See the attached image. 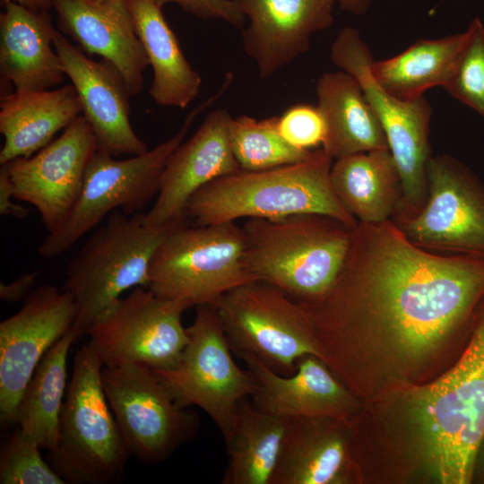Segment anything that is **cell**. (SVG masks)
Here are the masks:
<instances>
[{
    "mask_svg": "<svg viewBox=\"0 0 484 484\" xmlns=\"http://www.w3.org/2000/svg\"><path fill=\"white\" fill-rule=\"evenodd\" d=\"M315 93L326 127L322 149L333 160L389 149L382 125L353 76L341 70L324 73Z\"/></svg>",
    "mask_w": 484,
    "mask_h": 484,
    "instance_id": "d4e9b609",
    "label": "cell"
},
{
    "mask_svg": "<svg viewBox=\"0 0 484 484\" xmlns=\"http://www.w3.org/2000/svg\"><path fill=\"white\" fill-rule=\"evenodd\" d=\"M229 346L251 354L281 375L295 372L298 360H325L308 310L279 289L259 281L238 286L213 305Z\"/></svg>",
    "mask_w": 484,
    "mask_h": 484,
    "instance_id": "9c48e42d",
    "label": "cell"
},
{
    "mask_svg": "<svg viewBox=\"0 0 484 484\" xmlns=\"http://www.w3.org/2000/svg\"><path fill=\"white\" fill-rule=\"evenodd\" d=\"M227 109L210 111L195 133L173 151L163 170L152 207L143 213L150 224L186 219L191 196L208 183L240 169L235 158Z\"/></svg>",
    "mask_w": 484,
    "mask_h": 484,
    "instance_id": "ac0fdd59",
    "label": "cell"
},
{
    "mask_svg": "<svg viewBox=\"0 0 484 484\" xmlns=\"http://www.w3.org/2000/svg\"><path fill=\"white\" fill-rule=\"evenodd\" d=\"M75 341L71 329L44 355L17 406L15 425L41 449L53 450L66 392L67 355Z\"/></svg>",
    "mask_w": 484,
    "mask_h": 484,
    "instance_id": "f546056e",
    "label": "cell"
},
{
    "mask_svg": "<svg viewBox=\"0 0 484 484\" xmlns=\"http://www.w3.org/2000/svg\"><path fill=\"white\" fill-rule=\"evenodd\" d=\"M98 149L94 133L81 115L33 155L1 166L8 173L15 199L36 208L48 233L60 227L73 208Z\"/></svg>",
    "mask_w": 484,
    "mask_h": 484,
    "instance_id": "2e32d148",
    "label": "cell"
},
{
    "mask_svg": "<svg viewBox=\"0 0 484 484\" xmlns=\"http://www.w3.org/2000/svg\"><path fill=\"white\" fill-rule=\"evenodd\" d=\"M469 31L440 39H421L398 55L373 59L370 73L388 93L403 100L423 96L433 87L447 82L467 42Z\"/></svg>",
    "mask_w": 484,
    "mask_h": 484,
    "instance_id": "83f0119b",
    "label": "cell"
},
{
    "mask_svg": "<svg viewBox=\"0 0 484 484\" xmlns=\"http://www.w3.org/2000/svg\"><path fill=\"white\" fill-rule=\"evenodd\" d=\"M4 5L8 3H15L33 11L48 12L52 7V0H1Z\"/></svg>",
    "mask_w": 484,
    "mask_h": 484,
    "instance_id": "f35d334b",
    "label": "cell"
},
{
    "mask_svg": "<svg viewBox=\"0 0 484 484\" xmlns=\"http://www.w3.org/2000/svg\"><path fill=\"white\" fill-rule=\"evenodd\" d=\"M469 37L445 90L484 119V24L474 18Z\"/></svg>",
    "mask_w": 484,
    "mask_h": 484,
    "instance_id": "1f68e13d",
    "label": "cell"
},
{
    "mask_svg": "<svg viewBox=\"0 0 484 484\" xmlns=\"http://www.w3.org/2000/svg\"><path fill=\"white\" fill-rule=\"evenodd\" d=\"M483 295L484 255L423 249L387 220L358 223L334 284L309 310L320 333L374 321L416 358L465 320Z\"/></svg>",
    "mask_w": 484,
    "mask_h": 484,
    "instance_id": "6da1fadb",
    "label": "cell"
},
{
    "mask_svg": "<svg viewBox=\"0 0 484 484\" xmlns=\"http://www.w3.org/2000/svg\"><path fill=\"white\" fill-rule=\"evenodd\" d=\"M103 364L88 343L73 362L58 423L56 447L48 460L66 483L118 482L131 456L107 400Z\"/></svg>",
    "mask_w": 484,
    "mask_h": 484,
    "instance_id": "8992f818",
    "label": "cell"
},
{
    "mask_svg": "<svg viewBox=\"0 0 484 484\" xmlns=\"http://www.w3.org/2000/svg\"><path fill=\"white\" fill-rule=\"evenodd\" d=\"M333 160L321 148L298 163L259 171L239 169L196 191L187 203L186 215L196 225H209L317 213L354 229L359 221L343 209L331 185Z\"/></svg>",
    "mask_w": 484,
    "mask_h": 484,
    "instance_id": "277c9868",
    "label": "cell"
},
{
    "mask_svg": "<svg viewBox=\"0 0 484 484\" xmlns=\"http://www.w3.org/2000/svg\"><path fill=\"white\" fill-rule=\"evenodd\" d=\"M126 5L152 69L151 99L159 106L186 108L197 97L202 77L186 58L162 7L154 0H128Z\"/></svg>",
    "mask_w": 484,
    "mask_h": 484,
    "instance_id": "cb8c5ba5",
    "label": "cell"
},
{
    "mask_svg": "<svg viewBox=\"0 0 484 484\" xmlns=\"http://www.w3.org/2000/svg\"><path fill=\"white\" fill-rule=\"evenodd\" d=\"M442 1H445V0H442Z\"/></svg>",
    "mask_w": 484,
    "mask_h": 484,
    "instance_id": "60d3db41",
    "label": "cell"
},
{
    "mask_svg": "<svg viewBox=\"0 0 484 484\" xmlns=\"http://www.w3.org/2000/svg\"><path fill=\"white\" fill-rule=\"evenodd\" d=\"M81 115V102L72 84L45 91H13L2 94L0 133L4 143L0 164L33 155Z\"/></svg>",
    "mask_w": 484,
    "mask_h": 484,
    "instance_id": "603a6c76",
    "label": "cell"
},
{
    "mask_svg": "<svg viewBox=\"0 0 484 484\" xmlns=\"http://www.w3.org/2000/svg\"><path fill=\"white\" fill-rule=\"evenodd\" d=\"M242 227L235 221L185 224L156 250L148 288L158 297L190 307L212 305L228 291L255 281L245 259Z\"/></svg>",
    "mask_w": 484,
    "mask_h": 484,
    "instance_id": "ba28073f",
    "label": "cell"
},
{
    "mask_svg": "<svg viewBox=\"0 0 484 484\" xmlns=\"http://www.w3.org/2000/svg\"><path fill=\"white\" fill-rule=\"evenodd\" d=\"M340 8L354 15L366 14L372 4V0H333Z\"/></svg>",
    "mask_w": 484,
    "mask_h": 484,
    "instance_id": "74e56055",
    "label": "cell"
},
{
    "mask_svg": "<svg viewBox=\"0 0 484 484\" xmlns=\"http://www.w3.org/2000/svg\"><path fill=\"white\" fill-rule=\"evenodd\" d=\"M426 202L414 216L394 221L414 245L446 254L484 255V186L448 155L430 156Z\"/></svg>",
    "mask_w": 484,
    "mask_h": 484,
    "instance_id": "5bb4252c",
    "label": "cell"
},
{
    "mask_svg": "<svg viewBox=\"0 0 484 484\" xmlns=\"http://www.w3.org/2000/svg\"><path fill=\"white\" fill-rule=\"evenodd\" d=\"M230 141L240 169L259 171L304 161L312 150L297 148L284 140L277 117L257 120L246 115L233 118Z\"/></svg>",
    "mask_w": 484,
    "mask_h": 484,
    "instance_id": "4dcf8cb0",
    "label": "cell"
},
{
    "mask_svg": "<svg viewBox=\"0 0 484 484\" xmlns=\"http://www.w3.org/2000/svg\"><path fill=\"white\" fill-rule=\"evenodd\" d=\"M101 382L131 456L160 463L196 436L198 415L178 405L151 367L103 366Z\"/></svg>",
    "mask_w": 484,
    "mask_h": 484,
    "instance_id": "7c38bea8",
    "label": "cell"
},
{
    "mask_svg": "<svg viewBox=\"0 0 484 484\" xmlns=\"http://www.w3.org/2000/svg\"><path fill=\"white\" fill-rule=\"evenodd\" d=\"M60 31L86 55H97L121 73L131 96L143 90L149 62L134 30L127 5L113 7L88 0H52Z\"/></svg>",
    "mask_w": 484,
    "mask_h": 484,
    "instance_id": "44dd1931",
    "label": "cell"
},
{
    "mask_svg": "<svg viewBox=\"0 0 484 484\" xmlns=\"http://www.w3.org/2000/svg\"><path fill=\"white\" fill-rule=\"evenodd\" d=\"M22 308L0 324V420L15 425L22 395L47 351L73 326L72 296L43 284L24 298Z\"/></svg>",
    "mask_w": 484,
    "mask_h": 484,
    "instance_id": "9a60e30c",
    "label": "cell"
},
{
    "mask_svg": "<svg viewBox=\"0 0 484 484\" xmlns=\"http://www.w3.org/2000/svg\"><path fill=\"white\" fill-rule=\"evenodd\" d=\"M249 26L243 30L244 51L266 79L310 47L315 32L333 22V0H236Z\"/></svg>",
    "mask_w": 484,
    "mask_h": 484,
    "instance_id": "d6986e66",
    "label": "cell"
},
{
    "mask_svg": "<svg viewBox=\"0 0 484 484\" xmlns=\"http://www.w3.org/2000/svg\"><path fill=\"white\" fill-rule=\"evenodd\" d=\"M54 47L65 76L76 91L82 115L90 124L99 149L113 156L145 152L148 147L130 122L132 96L117 68L105 59H91L58 30Z\"/></svg>",
    "mask_w": 484,
    "mask_h": 484,
    "instance_id": "e0dca14e",
    "label": "cell"
},
{
    "mask_svg": "<svg viewBox=\"0 0 484 484\" xmlns=\"http://www.w3.org/2000/svg\"><path fill=\"white\" fill-rule=\"evenodd\" d=\"M188 341L171 369L154 370L181 407L197 406L207 413L227 444L234 431L238 405L257 387L253 373L234 361L214 306L195 307L186 328Z\"/></svg>",
    "mask_w": 484,
    "mask_h": 484,
    "instance_id": "8fae6325",
    "label": "cell"
},
{
    "mask_svg": "<svg viewBox=\"0 0 484 484\" xmlns=\"http://www.w3.org/2000/svg\"><path fill=\"white\" fill-rule=\"evenodd\" d=\"M330 58L359 82L382 125L401 177L402 196L395 221L414 216L428 194L430 104L424 96L403 100L385 91L370 73L374 58L368 47L352 27L339 31L330 48Z\"/></svg>",
    "mask_w": 484,
    "mask_h": 484,
    "instance_id": "30bf717a",
    "label": "cell"
},
{
    "mask_svg": "<svg viewBox=\"0 0 484 484\" xmlns=\"http://www.w3.org/2000/svg\"><path fill=\"white\" fill-rule=\"evenodd\" d=\"M188 308L183 301L136 287L97 315L86 332L88 344L103 366L134 363L153 370L171 369L188 341L182 325Z\"/></svg>",
    "mask_w": 484,
    "mask_h": 484,
    "instance_id": "4fadbf2b",
    "label": "cell"
},
{
    "mask_svg": "<svg viewBox=\"0 0 484 484\" xmlns=\"http://www.w3.org/2000/svg\"><path fill=\"white\" fill-rule=\"evenodd\" d=\"M239 357L257 381L250 401L260 411L289 419H342L353 406L347 390L316 356H303L295 372L287 376L275 372L254 355Z\"/></svg>",
    "mask_w": 484,
    "mask_h": 484,
    "instance_id": "ffe728a7",
    "label": "cell"
},
{
    "mask_svg": "<svg viewBox=\"0 0 484 484\" xmlns=\"http://www.w3.org/2000/svg\"><path fill=\"white\" fill-rule=\"evenodd\" d=\"M277 127L281 135L290 144L303 150L323 145L326 127L317 106L296 104L277 117Z\"/></svg>",
    "mask_w": 484,
    "mask_h": 484,
    "instance_id": "836d02e7",
    "label": "cell"
},
{
    "mask_svg": "<svg viewBox=\"0 0 484 484\" xmlns=\"http://www.w3.org/2000/svg\"><path fill=\"white\" fill-rule=\"evenodd\" d=\"M39 445L17 428L2 445L1 484H65L40 454Z\"/></svg>",
    "mask_w": 484,
    "mask_h": 484,
    "instance_id": "d6a6232c",
    "label": "cell"
},
{
    "mask_svg": "<svg viewBox=\"0 0 484 484\" xmlns=\"http://www.w3.org/2000/svg\"><path fill=\"white\" fill-rule=\"evenodd\" d=\"M354 229L317 213L247 219L242 226L246 266L255 281L311 305L334 284Z\"/></svg>",
    "mask_w": 484,
    "mask_h": 484,
    "instance_id": "3957f363",
    "label": "cell"
},
{
    "mask_svg": "<svg viewBox=\"0 0 484 484\" xmlns=\"http://www.w3.org/2000/svg\"><path fill=\"white\" fill-rule=\"evenodd\" d=\"M289 418L256 410L247 398L238 405L236 425L225 444L228 465L222 484H271Z\"/></svg>",
    "mask_w": 484,
    "mask_h": 484,
    "instance_id": "f1b7e54d",
    "label": "cell"
},
{
    "mask_svg": "<svg viewBox=\"0 0 484 484\" xmlns=\"http://www.w3.org/2000/svg\"><path fill=\"white\" fill-rule=\"evenodd\" d=\"M411 412L436 478L469 483L484 437V311L458 362L412 394Z\"/></svg>",
    "mask_w": 484,
    "mask_h": 484,
    "instance_id": "7a4b0ae2",
    "label": "cell"
},
{
    "mask_svg": "<svg viewBox=\"0 0 484 484\" xmlns=\"http://www.w3.org/2000/svg\"><path fill=\"white\" fill-rule=\"evenodd\" d=\"M92 3L108 5V6H113V7H124L126 6V3L128 0H88Z\"/></svg>",
    "mask_w": 484,
    "mask_h": 484,
    "instance_id": "ab89813d",
    "label": "cell"
},
{
    "mask_svg": "<svg viewBox=\"0 0 484 484\" xmlns=\"http://www.w3.org/2000/svg\"><path fill=\"white\" fill-rule=\"evenodd\" d=\"M15 197L13 187L8 173L4 166L0 169V214L3 216L13 217L17 220L26 218L30 211L14 203Z\"/></svg>",
    "mask_w": 484,
    "mask_h": 484,
    "instance_id": "d590c367",
    "label": "cell"
},
{
    "mask_svg": "<svg viewBox=\"0 0 484 484\" xmlns=\"http://www.w3.org/2000/svg\"><path fill=\"white\" fill-rule=\"evenodd\" d=\"M186 219L150 224L143 213L112 212L70 261L62 289L76 307L71 328L75 341L109 304L134 287H147L152 257L165 238Z\"/></svg>",
    "mask_w": 484,
    "mask_h": 484,
    "instance_id": "5b68a950",
    "label": "cell"
},
{
    "mask_svg": "<svg viewBox=\"0 0 484 484\" xmlns=\"http://www.w3.org/2000/svg\"><path fill=\"white\" fill-rule=\"evenodd\" d=\"M163 7L177 4L185 12L203 20H221L234 28L241 29L246 16L236 0H154Z\"/></svg>",
    "mask_w": 484,
    "mask_h": 484,
    "instance_id": "e575fe53",
    "label": "cell"
},
{
    "mask_svg": "<svg viewBox=\"0 0 484 484\" xmlns=\"http://www.w3.org/2000/svg\"><path fill=\"white\" fill-rule=\"evenodd\" d=\"M326 417L290 419L271 484H333L346 480L348 447Z\"/></svg>",
    "mask_w": 484,
    "mask_h": 484,
    "instance_id": "484cf974",
    "label": "cell"
},
{
    "mask_svg": "<svg viewBox=\"0 0 484 484\" xmlns=\"http://www.w3.org/2000/svg\"><path fill=\"white\" fill-rule=\"evenodd\" d=\"M38 272H31L19 276L10 283H0V298L6 302H18L33 290Z\"/></svg>",
    "mask_w": 484,
    "mask_h": 484,
    "instance_id": "8d00e7d4",
    "label": "cell"
},
{
    "mask_svg": "<svg viewBox=\"0 0 484 484\" xmlns=\"http://www.w3.org/2000/svg\"><path fill=\"white\" fill-rule=\"evenodd\" d=\"M0 15L1 87L14 91L55 89L65 71L54 47V28L48 12L33 11L15 3L4 5Z\"/></svg>",
    "mask_w": 484,
    "mask_h": 484,
    "instance_id": "7402d4cb",
    "label": "cell"
},
{
    "mask_svg": "<svg viewBox=\"0 0 484 484\" xmlns=\"http://www.w3.org/2000/svg\"><path fill=\"white\" fill-rule=\"evenodd\" d=\"M330 180L343 209L359 222L385 221L396 212L402 196L401 177L389 149L336 159Z\"/></svg>",
    "mask_w": 484,
    "mask_h": 484,
    "instance_id": "4316f807",
    "label": "cell"
},
{
    "mask_svg": "<svg viewBox=\"0 0 484 484\" xmlns=\"http://www.w3.org/2000/svg\"><path fill=\"white\" fill-rule=\"evenodd\" d=\"M227 90L226 85H221L218 91L187 115L172 137L143 153L117 160L98 149L87 168L73 208L60 227L48 233L38 248L39 254L44 258H52L66 252L105 216L118 209L127 215L140 213L157 196L166 164L184 142L194 118Z\"/></svg>",
    "mask_w": 484,
    "mask_h": 484,
    "instance_id": "52a82bcc",
    "label": "cell"
}]
</instances>
